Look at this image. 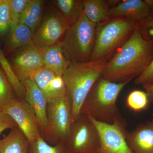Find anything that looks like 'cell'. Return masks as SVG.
Here are the masks:
<instances>
[{
  "label": "cell",
  "instance_id": "5b68a950",
  "mask_svg": "<svg viewBox=\"0 0 153 153\" xmlns=\"http://www.w3.org/2000/svg\"><path fill=\"white\" fill-rule=\"evenodd\" d=\"M96 25L83 13L79 20L69 27L60 44L70 63L90 61L95 42Z\"/></svg>",
  "mask_w": 153,
  "mask_h": 153
},
{
  "label": "cell",
  "instance_id": "836d02e7",
  "mask_svg": "<svg viewBox=\"0 0 153 153\" xmlns=\"http://www.w3.org/2000/svg\"><path fill=\"white\" fill-rule=\"evenodd\" d=\"M152 115L153 117V114H152Z\"/></svg>",
  "mask_w": 153,
  "mask_h": 153
},
{
  "label": "cell",
  "instance_id": "4316f807",
  "mask_svg": "<svg viewBox=\"0 0 153 153\" xmlns=\"http://www.w3.org/2000/svg\"><path fill=\"white\" fill-rule=\"evenodd\" d=\"M30 1V0H11L10 27L19 23L20 18Z\"/></svg>",
  "mask_w": 153,
  "mask_h": 153
},
{
  "label": "cell",
  "instance_id": "2e32d148",
  "mask_svg": "<svg viewBox=\"0 0 153 153\" xmlns=\"http://www.w3.org/2000/svg\"><path fill=\"white\" fill-rule=\"evenodd\" d=\"M34 34L30 28L21 23L11 27L3 50L6 56L32 43Z\"/></svg>",
  "mask_w": 153,
  "mask_h": 153
},
{
  "label": "cell",
  "instance_id": "6da1fadb",
  "mask_svg": "<svg viewBox=\"0 0 153 153\" xmlns=\"http://www.w3.org/2000/svg\"><path fill=\"white\" fill-rule=\"evenodd\" d=\"M153 59V40L143 34L141 23L108 61L102 77L111 82L131 81L144 71Z\"/></svg>",
  "mask_w": 153,
  "mask_h": 153
},
{
  "label": "cell",
  "instance_id": "484cf974",
  "mask_svg": "<svg viewBox=\"0 0 153 153\" xmlns=\"http://www.w3.org/2000/svg\"><path fill=\"white\" fill-rule=\"evenodd\" d=\"M11 21V0H0V37L8 34Z\"/></svg>",
  "mask_w": 153,
  "mask_h": 153
},
{
  "label": "cell",
  "instance_id": "ffe728a7",
  "mask_svg": "<svg viewBox=\"0 0 153 153\" xmlns=\"http://www.w3.org/2000/svg\"><path fill=\"white\" fill-rule=\"evenodd\" d=\"M44 3L42 0H30L19 23L29 27L35 33L41 23Z\"/></svg>",
  "mask_w": 153,
  "mask_h": 153
},
{
  "label": "cell",
  "instance_id": "7a4b0ae2",
  "mask_svg": "<svg viewBox=\"0 0 153 153\" xmlns=\"http://www.w3.org/2000/svg\"><path fill=\"white\" fill-rule=\"evenodd\" d=\"M107 62L108 60L103 59L85 63H70L63 74L74 122L80 115L82 104L96 82L102 76Z\"/></svg>",
  "mask_w": 153,
  "mask_h": 153
},
{
  "label": "cell",
  "instance_id": "603a6c76",
  "mask_svg": "<svg viewBox=\"0 0 153 153\" xmlns=\"http://www.w3.org/2000/svg\"><path fill=\"white\" fill-rule=\"evenodd\" d=\"M28 153H68L66 145L60 143L51 145L44 140L42 136L34 141L30 142Z\"/></svg>",
  "mask_w": 153,
  "mask_h": 153
},
{
  "label": "cell",
  "instance_id": "4dcf8cb0",
  "mask_svg": "<svg viewBox=\"0 0 153 153\" xmlns=\"http://www.w3.org/2000/svg\"><path fill=\"white\" fill-rule=\"evenodd\" d=\"M142 86L146 90L147 94L149 100L153 103V83L151 84L143 85Z\"/></svg>",
  "mask_w": 153,
  "mask_h": 153
},
{
  "label": "cell",
  "instance_id": "277c9868",
  "mask_svg": "<svg viewBox=\"0 0 153 153\" xmlns=\"http://www.w3.org/2000/svg\"><path fill=\"white\" fill-rule=\"evenodd\" d=\"M140 24L136 20L118 17L99 24L91 60H107L128 40Z\"/></svg>",
  "mask_w": 153,
  "mask_h": 153
},
{
  "label": "cell",
  "instance_id": "8992f818",
  "mask_svg": "<svg viewBox=\"0 0 153 153\" xmlns=\"http://www.w3.org/2000/svg\"><path fill=\"white\" fill-rule=\"evenodd\" d=\"M47 123L42 136L48 143H66L74 123L71 102L67 95L48 101Z\"/></svg>",
  "mask_w": 153,
  "mask_h": 153
},
{
  "label": "cell",
  "instance_id": "7c38bea8",
  "mask_svg": "<svg viewBox=\"0 0 153 153\" xmlns=\"http://www.w3.org/2000/svg\"><path fill=\"white\" fill-rule=\"evenodd\" d=\"M33 79L48 101L67 95L63 76L55 74L46 66L39 68L35 73Z\"/></svg>",
  "mask_w": 153,
  "mask_h": 153
},
{
  "label": "cell",
  "instance_id": "8fae6325",
  "mask_svg": "<svg viewBox=\"0 0 153 153\" xmlns=\"http://www.w3.org/2000/svg\"><path fill=\"white\" fill-rule=\"evenodd\" d=\"M70 25L60 12L49 13L34 34L33 42L44 49L60 42Z\"/></svg>",
  "mask_w": 153,
  "mask_h": 153
},
{
  "label": "cell",
  "instance_id": "4fadbf2b",
  "mask_svg": "<svg viewBox=\"0 0 153 153\" xmlns=\"http://www.w3.org/2000/svg\"><path fill=\"white\" fill-rule=\"evenodd\" d=\"M126 138L133 153H153V117L127 131Z\"/></svg>",
  "mask_w": 153,
  "mask_h": 153
},
{
  "label": "cell",
  "instance_id": "f546056e",
  "mask_svg": "<svg viewBox=\"0 0 153 153\" xmlns=\"http://www.w3.org/2000/svg\"><path fill=\"white\" fill-rule=\"evenodd\" d=\"M141 27L145 37L153 40V20L150 19L141 23Z\"/></svg>",
  "mask_w": 153,
  "mask_h": 153
},
{
  "label": "cell",
  "instance_id": "d6a6232c",
  "mask_svg": "<svg viewBox=\"0 0 153 153\" xmlns=\"http://www.w3.org/2000/svg\"><path fill=\"white\" fill-rule=\"evenodd\" d=\"M151 19L153 20V10L151 11Z\"/></svg>",
  "mask_w": 153,
  "mask_h": 153
},
{
  "label": "cell",
  "instance_id": "5bb4252c",
  "mask_svg": "<svg viewBox=\"0 0 153 153\" xmlns=\"http://www.w3.org/2000/svg\"><path fill=\"white\" fill-rule=\"evenodd\" d=\"M23 84L26 89L25 99L36 114L42 135L47 127L48 101L33 78L26 80Z\"/></svg>",
  "mask_w": 153,
  "mask_h": 153
},
{
  "label": "cell",
  "instance_id": "1f68e13d",
  "mask_svg": "<svg viewBox=\"0 0 153 153\" xmlns=\"http://www.w3.org/2000/svg\"><path fill=\"white\" fill-rule=\"evenodd\" d=\"M144 2L151 11L153 10V0H144Z\"/></svg>",
  "mask_w": 153,
  "mask_h": 153
},
{
  "label": "cell",
  "instance_id": "ac0fdd59",
  "mask_svg": "<svg viewBox=\"0 0 153 153\" xmlns=\"http://www.w3.org/2000/svg\"><path fill=\"white\" fill-rule=\"evenodd\" d=\"M29 141L18 127L0 140V153H28Z\"/></svg>",
  "mask_w": 153,
  "mask_h": 153
},
{
  "label": "cell",
  "instance_id": "9a60e30c",
  "mask_svg": "<svg viewBox=\"0 0 153 153\" xmlns=\"http://www.w3.org/2000/svg\"><path fill=\"white\" fill-rule=\"evenodd\" d=\"M151 10L142 0H126L119 2L108 11L109 18L124 17L141 23L151 19Z\"/></svg>",
  "mask_w": 153,
  "mask_h": 153
},
{
  "label": "cell",
  "instance_id": "30bf717a",
  "mask_svg": "<svg viewBox=\"0 0 153 153\" xmlns=\"http://www.w3.org/2000/svg\"><path fill=\"white\" fill-rule=\"evenodd\" d=\"M22 47L14 52L9 61L14 73L23 84L33 79L36 71L44 65L42 49L33 42Z\"/></svg>",
  "mask_w": 153,
  "mask_h": 153
},
{
  "label": "cell",
  "instance_id": "44dd1931",
  "mask_svg": "<svg viewBox=\"0 0 153 153\" xmlns=\"http://www.w3.org/2000/svg\"><path fill=\"white\" fill-rule=\"evenodd\" d=\"M52 1L70 26L75 24L83 13L82 0H55Z\"/></svg>",
  "mask_w": 153,
  "mask_h": 153
},
{
  "label": "cell",
  "instance_id": "d4e9b609",
  "mask_svg": "<svg viewBox=\"0 0 153 153\" xmlns=\"http://www.w3.org/2000/svg\"><path fill=\"white\" fill-rule=\"evenodd\" d=\"M16 97L5 73L2 68H0V108Z\"/></svg>",
  "mask_w": 153,
  "mask_h": 153
},
{
  "label": "cell",
  "instance_id": "52a82bcc",
  "mask_svg": "<svg viewBox=\"0 0 153 153\" xmlns=\"http://www.w3.org/2000/svg\"><path fill=\"white\" fill-rule=\"evenodd\" d=\"M65 145L68 153H98L99 134L89 117L80 115L74 122Z\"/></svg>",
  "mask_w": 153,
  "mask_h": 153
},
{
  "label": "cell",
  "instance_id": "d6986e66",
  "mask_svg": "<svg viewBox=\"0 0 153 153\" xmlns=\"http://www.w3.org/2000/svg\"><path fill=\"white\" fill-rule=\"evenodd\" d=\"M83 13L90 22L98 25L109 19V1L105 0H83Z\"/></svg>",
  "mask_w": 153,
  "mask_h": 153
},
{
  "label": "cell",
  "instance_id": "9c48e42d",
  "mask_svg": "<svg viewBox=\"0 0 153 153\" xmlns=\"http://www.w3.org/2000/svg\"><path fill=\"white\" fill-rule=\"evenodd\" d=\"M0 109L13 120L29 142L42 136L36 114L25 99L16 97Z\"/></svg>",
  "mask_w": 153,
  "mask_h": 153
},
{
  "label": "cell",
  "instance_id": "7402d4cb",
  "mask_svg": "<svg viewBox=\"0 0 153 153\" xmlns=\"http://www.w3.org/2000/svg\"><path fill=\"white\" fill-rule=\"evenodd\" d=\"M0 66L4 71L10 83L13 88L17 97L19 98L25 99L26 89L25 85L18 79L14 73L9 60L2 49L0 44Z\"/></svg>",
  "mask_w": 153,
  "mask_h": 153
},
{
  "label": "cell",
  "instance_id": "ba28073f",
  "mask_svg": "<svg viewBox=\"0 0 153 153\" xmlns=\"http://www.w3.org/2000/svg\"><path fill=\"white\" fill-rule=\"evenodd\" d=\"M88 117L99 134L100 146L97 153H133L127 142L126 134L127 131L124 119L110 124L102 123Z\"/></svg>",
  "mask_w": 153,
  "mask_h": 153
},
{
  "label": "cell",
  "instance_id": "83f0119b",
  "mask_svg": "<svg viewBox=\"0 0 153 153\" xmlns=\"http://www.w3.org/2000/svg\"><path fill=\"white\" fill-rule=\"evenodd\" d=\"M135 84L142 85L153 83V59L140 76L135 78Z\"/></svg>",
  "mask_w": 153,
  "mask_h": 153
},
{
  "label": "cell",
  "instance_id": "e0dca14e",
  "mask_svg": "<svg viewBox=\"0 0 153 153\" xmlns=\"http://www.w3.org/2000/svg\"><path fill=\"white\" fill-rule=\"evenodd\" d=\"M42 50L44 66L63 76L70 63L63 53L60 42Z\"/></svg>",
  "mask_w": 153,
  "mask_h": 153
},
{
  "label": "cell",
  "instance_id": "cb8c5ba5",
  "mask_svg": "<svg viewBox=\"0 0 153 153\" xmlns=\"http://www.w3.org/2000/svg\"><path fill=\"white\" fill-rule=\"evenodd\" d=\"M149 102L146 92L140 90L132 91L126 100L127 106L134 112H140L146 109Z\"/></svg>",
  "mask_w": 153,
  "mask_h": 153
},
{
  "label": "cell",
  "instance_id": "e575fe53",
  "mask_svg": "<svg viewBox=\"0 0 153 153\" xmlns=\"http://www.w3.org/2000/svg\"><path fill=\"white\" fill-rule=\"evenodd\" d=\"M0 68H1V66H0Z\"/></svg>",
  "mask_w": 153,
  "mask_h": 153
},
{
  "label": "cell",
  "instance_id": "3957f363",
  "mask_svg": "<svg viewBox=\"0 0 153 153\" xmlns=\"http://www.w3.org/2000/svg\"><path fill=\"white\" fill-rule=\"evenodd\" d=\"M130 81L111 82L101 76L82 104L80 115H86L102 123L113 124L123 118L117 105L122 90Z\"/></svg>",
  "mask_w": 153,
  "mask_h": 153
},
{
  "label": "cell",
  "instance_id": "f1b7e54d",
  "mask_svg": "<svg viewBox=\"0 0 153 153\" xmlns=\"http://www.w3.org/2000/svg\"><path fill=\"white\" fill-rule=\"evenodd\" d=\"M18 127L13 120L8 114L0 109V134L4 131Z\"/></svg>",
  "mask_w": 153,
  "mask_h": 153
}]
</instances>
